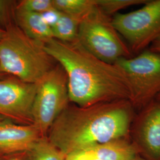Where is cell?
Returning a JSON list of instances; mask_svg holds the SVG:
<instances>
[{
	"label": "cell",
	"mask_w": 160,
	"mask_h": 160,
	"mask_svg": "<svg viewBox=\"0 0 160 160\" xmlns=\"http://www.w3.org/2000/svg\"><path fill=\"white\" fill-rule=\"evenodd\" d=\"M66 160H99L84 151L75 152L66 155Z\"/></svg>",
	"instance_id": "cell-20"
},
{
	"label": "cell",
	"mask_w": 160,
	"mask_h": 160,
	"mask_svg": "<svg viewBox=\"0 0 160 160\" xmlns=\"http://www.w3.org/2000/svg\"><path fill=\"white\" fill-rule=\"evenodd\" d=\"M0 160H30L28 152L0 155Z\"/></svg>",
	"instance_id": "cell-21"
},
{
	"label": "cell",
	"mask_w": 160,
	"mask_h": 160,
	"mask_svg": "<svg viewBox=\"0 0 160 160\" xmlns=\"http://www.w3.org/2000/svg\"><path fill=\"white\" fill-rule=\"evenodd\" d=\"M149 51L160 54V36L150 45Z\"/></svg>",
	"instance_id": "cell-22"
},
{
	"label": "cell",
	"mask_w": 160,
	"mask_h": 160,
	"mask_svg": "<svg viewBox=\"0 0 160 160\" xmlns=\"http://www.w3.org/2000/svg\"><path fill=\"white\" fill-rule=\"evenodd\" d=\"M53 8L52 0H22L16 5L17 10L40 14Z\"/></svg>",
	"instance_id": "cell-17"
},
{
	"label": "cell",
	"mask_w": 160,
	"mask_h": 160,
	"mask_svg": "<svg viewBox=\"0 0 160 160\" xmlns=\"http://www.w3.org/2000/svg\"><path fill=\"white\" fill-rule=\"evenodd\" d=\"M52 2L59 12L81 19L96 6V0H52Z\"/></svg>",
	"instance_id": "cell-14"
},
{
	"label": "cell",
	"mask_w": 160,
	"mask_h": 160,
	"mask_svg": "<svg viewBox=\"0 0 160 160\" xmlns=\"http://www.w3.org/2000/svg\"><path fill=\"white\" fill-rule=\"evenodd\" d=\"M61 12L53 8L48 11L43 12L41 14V16L44 22L52 29L57 23L61 16Z\"/></svg>",
	"instance_id": "cell-19"
},
{
	"label": "cell",
	"mask_w": 160,
	"mask_h": 160,
	"mask_svg": "<svg viewBox=\"0 0 160 160\" xmlns=\"http://www.w3.org/2000/svg\"><path fill=\"white\" fill-rule=\"evenodd\" d=\"M130 134L137 149L150 160H160V101H152L134 117Z\"/></svg>",
	"instance_id": "cell-9"
},
{
	"label": "cell",
	"mask_w": 160,
	"mask_h": 160,
	"mask_svg": "<svg viewBox=\"0 0 160 160\" xmlns=\"http://www.w3.org/2000/svg\"><path fill=\"white\" fill-rule=\"evenodd\" d=\"M42 138L34 125L8 122L0 126V155L29 152Z\"/></svg>",
	"instance_id": "cell-10"
},
{
	"label": "cell",
	"mask_w": 160,
	"mask_h": 160,
	"mask_svg": "<svg viewBox=\"0 0 160 160\" xmlns=\"http://www.w3.org/2000/svg\"><path fill=\"white\" fill-rule=\"evenodd\" d=\"M83 151L99 160H133L138 156L135 146L127 139L101 143Z\"/></svg>",
	"instance_id": "cell-12"
},
{
	"label": "cell",
	"mask_w": 160,
	"mask_h": 160,
	"mask_svg": "<svg viewBox=\"0 0 160 160\" xmlns=\"http://www.w3.org/2000/svg\"><path fill=\"white\" fill-rule=\"evenodd\" d=\"M81 20L61 12L57 23L52 28L53 38L64 42H72L77 40Z\"/></svg>",
	"instance_id": "cell-13"
},
{
	"label": "cell",
	"mask_w": 160,
	"mask_h": 160,
	"mask_svg": "<svg viewBox=\"0 0 160 160\" xmlns=\"http://www.w3.org/2000/svg\"><path fill=\"white\" fill-rule=\"evenodd\" d=\"M148 0H96L97 7L110 17L131 6L144 4Z\"/></svg>",
	"instance_id": "cell-16"
},
{
	"label": "cell",
	"mask_w": 160,
	"mask_h": 160,
	"mask_svg": "<svg viewBox=\"0 0 160 160\" xmlns=\"http://www.w3.org/2000/svg\"><path fill=\"white\" fill-rule=\"evenodd\" d=\"M45 44L25 34L16 22L0 39V69L4 74L30 83H38L58 62Z\"/></svg>",
	"instance_id": "cell-3"
},
{
	"label": "cell",
	"mask_w": 160,
	"mask_h": 160,
	"mask_svg": "<svg viewBox=\"0 0 160 160\" xmlns=\"http://www.w3.org/2000/svg\"><path fill=\"white\" fill-rule=\"evenodd\" d=\"M6 75H6V74H4L3 72H2V71H1V69H0V78H2V77H5Z\"/></svg>",
	"instance_id": "cell-25"
},
{
	"label": "cell",
	"mask_w": 160,
	"mask_h": 160,
	"mask_svg": "<svg viewBox=\"0 0 160 160\" xmlns=\"http://www.w3.org/2000/svg\"><path fill=\"white\" fill-rule=\"evenodd\" d=\"M45 48L65 69L70 102L80 107L132 98L130 82L116 63L104 62L92 55L79 42L52 39Z\"/></svg>",
	"instance_id": "cell-1"
},
{
	"label": "cell",
	"mask_w": 160,
	"mask_h": 160,
	"mask_svg": "<svg viewBox=\"0 0 160 160\" xmlns=\"http://www.w3.org/2000/svg\"><path fill=\"white\" fill-rule=\"evenodd\" d=\"M38 83H30L12 75L0 78V116L12 123L33 125L32 108Z\"/></svg>",
	"instance_id": "cell-8"
},
{
	"label": "cell",
	"mask_w": 160,
	"mask_h": 160,
	"mask_svg": "<svg viewBox=\"0 0 160 160\" xmlns=\"http://www.w3.org/2000/svg\"><path fill=\"white\" fill-rule=\"evenodd\" d=\"M14 17L18 28L30 38L44 43L54 39L51 28L44 22L40 14L15 8Z\"/></svg>",
	"instance_id": "cell-11"
},
{
	"label": "cell",
	"mask_w": 160,
	"mask_h": 160,
	"mask_svg": "<svg viewBox=\"0 0 160 160\" xmlns=\"http://www.w3.org/2000/svg\"><path fill=\"white\" fill-rule=\"evenodd\" d=\"M4 33H5V30L0 28V39H1L2 38V36H4Z\"/></svg>",
	"instance_id": "cell-24"
},
{
	"label": "cell",
	"mask_w": 160,
	"mask_h": 160,
	"mask_svg": "<svg viewBox=\"0 0 160 160\" xmlns=\"http://www.w3.org/2000/svg\"><path fill=\"white\" fill-rule=\"evenodd\" d=\"M77 40L92 55L107 63L132 58L127 43L114 28L112 17L96 5L80 22Z\"/></svg>",
	"instance_id": "cell-4"
},
{
	"label": "cell",
	"mask_w": 160,
	"mask_h": 160,
	"mask_svg": "<svg viewBox=\"0 0 160 160\" xmlns=\"http://www.w3.org/2000/svg\"><path fill=\"white\" fill-rule=\"evenodd\" d=\"M8 122H10V120L2 118V117H1V116H0V126L3 125H4V124H6V123H8Z\"/></svg>",
	"instance_id": "cell-23"
},
{
	"label": "cell",
	"mask_w": 160,
	"mask_h": 160,
	"mask_svg": "<svg viewBox=\"0 0 160 160\" xmlns=\"http://www.w3.org/2000/svg\"><path fill=\"white\" fill-rule=\"evenodd\" d=\"M133 160H145V159H144V158H141V157H139L138 155L137 157L134 159Z\"/></svg>",
	"instance_id": "cell-26"
},
{
	"label": "cell",
	"mask_w": 160,
	"mask_h": 160,
	"mask_svg": "<svg viewBox=\"0 0 160 160\" xmlns=\"http://www.w3.org/2000/svg\"><path fill=\"white\" fill-rule=\"evenodd\" d=\"M134 109L129 100L87 107L69 104L55 120L46 137L65 155L127 139L135 117Z\"/></svg>",
	"instance_id": "cell-2"
},
{
	"label": "cell",
	"mask_w": 160,
	"mask_h": 160,
	"mask_svg": "<svg viewBox=\"0 0 160 160\" xmlns=\"http://www.w3.org/2000/svg\"><path fill=\"white\" fill-rule=\"evenodd\" d=\"M16 1L0 0V28L6 30L15 22V8Z\"/></svg>",
	"instance_id": "cell-18"
},
{
	"label": "cell",
	"mask_w": 160,
	"mask_h": 160,
	"mask_svg": "<svg viewBox=\"0 0 160 160\" xmlns=\"http://www.w3.org/2000/svg\"><path fill=\"white\" fill-rule=\"evenodd\" d=\"M112 23L132 53H138L160 36V0H148L141 8L115 14Z\"/></svg>",
	"instance_id": "cell-6"
},
{
	"label": "cell",
	"mask_w": 160,
	"mask_h": 160,
	"mask_svg": "<svg viewBox=\"0 0 160 160\" xmlns=\"http://www.w3.org/2000/svg\"><path fill=\"white\" fill-rule=\"evenodd\" d=\"M155 100H158V101H160V94H158L157 97L155 98Z\"/></svg>",
	"instance_id": "cell-27"
},
{
	"label": "cell",
	"mask_w": 160,
	"mask_h": 160,
	"mask_svg": "<svg viewBox=\"0 0 160 160\" xmlns=\"http://www.w3.org/2000/svg\"><path fill=\"white\" fill-rule=\"evenodd\" d=\"M68 77L59 64L38 82L32 108L33 125L46 137L58 116L69 104Z\"/></svg>",
	"instance_id": "cell-5"
},
{
	"label": "cell",
	"mask_w": 160,
	"mask_h": 160,
	"mask_svg": "<svg viewBox=\"0 0 160 160\" xmlns=\"http://www.w3.org/2000/svg\"><path fill=\"white\" fill-rule=\"evenodd\" d=\"M28 154L30 160H66V155L47 137L39 139Z\"/></svg>",
	"instance_id": "cell-15"
},
{
	"label": "cell",
	"mask_w": 160,
	"mask_h": 160,
	"mask_svg": "<svg viewBox=\"0 0 160 160\" xmlns=\"http://www.w3.org/2000/svg\"><path fill=\"white\" fill-rule=\"evenodd\" d=\"M130 82L134 109H142L160 94V54L145 50L135 57L122 58L116 63Z\"/></svg>",
	"instance_id": "cell-7"
}]
</instances>
